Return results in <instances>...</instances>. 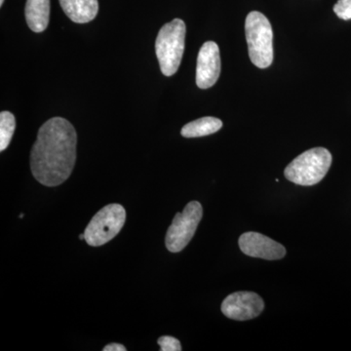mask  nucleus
<instances>
[{
	"label": "nucleus",
	"instance_id": "1",
	"mask_svg": "<svg viewBox=\"0 0 351 351\" xmlns=\"http://www.w3.org/2000/svg\"><path fill=\"white\" fill-rule=\"evenodd\" d=\"M77 135L73 124L53 117L39 129L31 152V169L36 181L57 186L69 179L76 159Z\"/></svg>",
	"mask_w": 351,
	"mask_h": 351
},
{
	"label": "nucleus",
	"instance_id": "2",
	"mask_svg": "<svg viewBox=\"0 0 351 351\" xmlns=\"http://www.w3.org/2000/svg\"><path fill=\"white\" fill-rule=\"evenodd\" d=\"M186 24L175 19L161 27L156 40V53L164 75L172 76L177 73L184 52Z\"/></svg>",
	"mask_w": 351,
	"mask_h": 351
},
{
	"label": "nucleus",
	"instance_id": "3",
	"mask_svg": "<svg viewBox=\"0 0 351 351\" xmlns=\"http://www.w3.org/2000/svg\"><path fill=\"white\" fill-rule=\"evenodd\" d=\"M332 156L324 147H314L295 158L284 171L286 179L299 186H314L331 167Z\"/></svg>",
	"mask_w": 351,
	"mask_h": 351
},
{
	"label": "nucleus",
	"instance_id": "4",
	"mask_svg": "<svg viewBox=\"0 0 351 351\" xmlns=\"http://www.w3.org/2000/svg\"><path fill=\"white\" fill-rule=\"evenodd\" d=\"M245 32L252 63L260 69L269 68L274 61V32L269 19L258 11L249 13Z\"/></svg>",
	"mask_w": 351,
	"mask_h": 351
},
{
	"label": "nucleus",
	"instance_id": "5",
	"mask_svg": "<svg viewBox=\"0 0 351 351\" xmlns=\"http://www.w3.org/2000/svg\"><path fill=\"white\" fill-rule=\"evenodd\" d=\"M126 211L119 204H110L101 208L85 230V240L92 247L103 246L114 239L123 228Z\"/></svg>",
	"mask_w": 351,
	"mask_h": 351
},
{
	"label": "nucleus",
	"instance_id": "6",
	"mask_svg": "<svg viewBox=\"0 0 351 351\" xmlns=\"http://www.w3.org/2000/svg\"><path fill=\"white\" fill-rule=\"evenodd\" d=\"M202 216V206L198 201H191L182 213L176 214L166 234L165 244L168 251L179 253L188 246Z\"/></svg>",
	"mask_w": 351,
	"mask_h": 351
},
{
	"label": "nucleus",
	"instance_id": "7",
	"mask_svg": "<svg viewBox=\"0 0 351 351\" xmlns=\"http://www.w3.org/2000/svg\"><path fill=\"white\" fill-rule=\"evenodd\" d=\"M265 308L262 298L253 292H237L221 304V313L230 319L246 321L258 317Z\"/></svg>",
	"mask_w": 351,
	"mask_h": 351
},
{
	"label": "nucleus",
	"instance_id": "8",
	"mask_svg": "<svg viewBox=\"0 0 351 351\" xmlns=\"http://www.w3.org/2000/svg\"><path fill=\"white\" fill-rule=\"evenodd\" d=\"M221 75V56L218 44L207 41L200 48L196 66V84L208 89L216 84Z\"/></svg>",
	"mask_w": 351,
	"mask_h": 351
},
{
	"label": "nucleus",
	"instance_id": "9",
	"mask_svg": "<svg viewBox=\"0 0 351 351\" xmlns=\"http://www.w3.org/2000/svg\"><path fill=\"white\" fill-rule=\"evenodd\" d=\"M240 249L249 257L276 261L285 257L283 245L258 232H245L239 237Z\"/></svg>",
	"mask_w": 351,
	"mask_h": 351
},
{
	"label": "nucleus",
	"instance_id": "10",
	"mask_svg": "<svg viewBox=\"0 0 351 351\" xmlns=\"http://www.w3.org/2000/svg\"><path fill=\"white\" fill-rule=\"evenodd\" d=\"M64 14L76 24L93 21L99 12L98 0H59Z\"/></svg>",
	"mask_w": 351,
	"mask_h": 351
},
{
	"label": "nucleus",
	"instance_id": "11",
	"mask_svg": "<svg viewBox=\"0 0 351 351\" xmlns=\"http://www.w3.org/2000/svg\"><path fill=\"white\" fill-rule=\"evenodd\" d=\"M25 21L34 32H43L47 29L50 19V0H27Z\"/></svg>",
	"mask_w": 351,
	"mask_h": 351
},
{
	"label": "nucleus",
	"instance_id": "12",
	"mask_svg": "<svg viewBox=\"0 0 351 351\" xmlns=\"http://www.w3.org/2000/svg\"><path fill=\"white\" fill-rule=\"evenodd\" d=\"M223 127V122L216 117H207L189 122L182 127L181 134L184 138H199L216 133Z\"/></svg>",
	"mask_w": 351,
	"mask_h": 351
},
{
	"label": "nucleus",
	"instance_id": "13",
	"mask_svg": "<svg viewBox=\"0 0 351 351\" xmlns=\"http://www.w3.org/2000/svg\"><path fill=\"white\" fill-rule=\"evenodd\" d=\"M16 128L15 117L10 112L0 113V152L5 151Z\"/></svg>",
	"mask_w": 351,
	"mask_h": 351
},
{
	"label": "nucleus",
	"instance_id": "14",
	"mask_svg": "<svg viewBox=\"0 0 351 351\" xmlns=\"http://www.w3.org/2000/svg\"><path fill=\"white\" fill-rule=\"evenodd\" d=\"M161 351H181L182 346L179 339L170 336H164L157 341Z\"/></svg>",
	"mask_w": 351,
	"mask_h": 351
},
{
	"label": "nucleus",
	"instance_id": "15",
	"mask_svg": "<svg viewBox=\"0 0 351 351\" xmlns=\"http://www.w3.org/2000/svg\"><path fill=\"white\" fill-rule=\"evenodd\" d=\"M334 12L343 20L351 19V0H339L334 6Z\"/></svg>",
	"mask_w": 351,
	"mask_h": 351
},
{
	"label": "nucleus",
	"instance_id": "16",
	"mask_svg": "<svg viewBox=\"0 0 351 351\" xmlns=\"http://www.w3.org/2000/svg\"><path fill=\"white\" fill-rule=\"evenodd\" d=\"M104 351H125L126 348L124 346L120 345V343H110V345L106 346L104 348Z\"/></svg>",
	"mask_w": 351,
	"mask_h": 351
},
{
	"label": "nucleus",
	"instance_id": "17",
	"mask_svg": "<svg viewBox=\"0 0 351 351\" xmlns=\"http://www.w3.org/2000/svg\"><path fill=\"white\" fill-rule=\"evenodd\" d=\"M80 240H85V234L83 233V234L80 235Z\"/></svg>",
	"mask_w": 351,
	"mask_h": 351
},
{
	"label": "nucleus",
	"instance_id": "18",
	"mask_svg": "<svg viewBox=\"0 0 351 351\" xmlns=\"http://www.w3.org/2000/svg\"><path fill=\"white\" fill-rule=\"evenodd\" d=\"M4 0H0V6L3 5Z\"/></svg>",
	"mask_w": 351,
	"mask_h": 351
},
{
	"label": "nucleus",
	"instance_id": "19",
	"mask_svg": "<svg viewBox=\"0 0 351 351\" xmlns=\"http://www.w3.org/2000/svg\"><path fill=\"white\" fill-rule=\"evenodd\" d=\"M20 218H21V219L24 218V214H21Z\"/></svg>",
	"mask_w": 351,
	"mask_h": 351
}]
</instances>
